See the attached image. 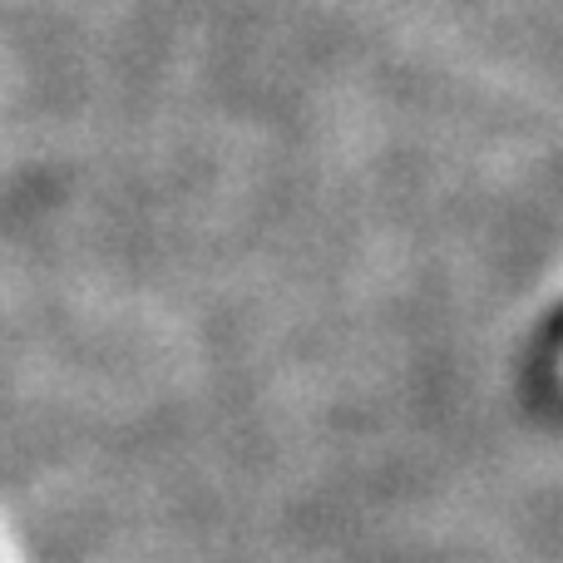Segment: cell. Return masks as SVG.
I'll list each match as a JSON object with an SVG mask.
<instances>
[{
    "mask_svg": "<svg viewBox=\"0 0 563 563\" xmlns=\"http://www.w3.org/2000/svg\"><path fill=\"white\" fill-rule=\"evenodd\" d=\"M549 341H554V346H563V311L554 317V327H549Z\"/></svg>",
    "mask_w": 563,
    "mask_h": 563,
    "instance_id": "obj_1",
    "label": "cell"
}]
</instances>
